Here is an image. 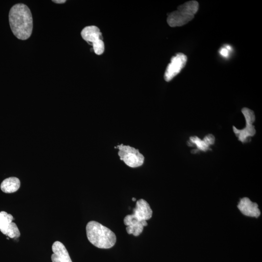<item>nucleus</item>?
<instances>
[{"mask_svg": "<svg viewBox=\"0 0 262 262\" xmlns=\"http://www.w3.org/2000/svg\"><path fill=\"white\" fill-rule=\"evenodd\" d=\"M52 2H55V3H59V4H61V3H64L65 2H66V0H52Z\"/></svg>", "mask_w": 262, "mask_h": 262, "instance_id": "obj_16", "label": "nucleus"}, {"mask_svg": "<svg viewBox=\"0 0 262 262\" xmlns=\"http://www.w3.org/2000/svg\"><path fill=\"white\" fill-rule=\"evenodd\" d=\"M132 201H134L136 200V198H134V197H132Z\"/></svg>", "mask_w": 262, "mask_h": 262, "instance_id": "obj_17", "label": "nucleus"}, {"mask_svg": "<svg viewBox=\"0 0 262 262\" xmlns=\"http://www.w3.org/2000/svg\"><path fill=\"white\" fill-rule=\"evenodd\" d=\"M132 215L139 221H147L152 217V211L149 204L145 200L140 199L136 202Z\"/></svg>", "mask_w": 262, "mask_h": 262, "instance_id": "obj_11", "label": "nucleus"}, {"mask_svg": "<svg viewBox=\"0 0 262 262\" xmlns=\"http://www.w3.org/2000/svg\"><path fill=\"white\" fill-rule=\"evenodd\" d=\"M13 216L6 212H0V231L10 238H17L20 236V231L13 220Z\"/></svg>", "mask_w": 262, "mask_h": 262, "instance_id": "obj_8", "label": "nucleus"}, {"mask_svg": "<svg viewBox=\"0 0 262 262\" xmlns=\"http://www.w3.org/2000/svg\"><path fill=\"white\" fill-rule=\"evenodd\" d=\"M198 3L190 0L180 5L177 9L170 13L167 18L168 24L172 27L183 26L194 17L198 10Z\"/></svg>", "mask_w": 262, "mask_h": 262, "instance_id": "obj_3", "label": "nucleus"}, {"mask_svg": "<svg viewBox=\"0 0 262 262\" xmlns=\"http://www.w3.org/2000/svg\"><path fill=\"white\" fill-rule=\"evenodd\" d=\"M83 39L93 46V49L97 55H101L104 51V44L99 28L94 25L84 27L81 33Z\"/></svg>", "mask_w": 262, "mask_h": 262, "instance_id": "obj_4", "label": "nucleus"}, {"mask_svg": "<svg viewBox=\"0 0 262 262\" xmlns=\"http://www.w3.org/2000/svg\"><path fill=\"white\" fill-rule=\"evenodd\" d=\"M238 208L241 212L246 216L258 217L261 214L258 204L246 197L240 200Z\"/></svg>", "mask_w": 262, "mask_h": 262, "instance_id": "obj_12", "label": "nucleus"}, {"mask_svg": "<svg viewBox=\"0 0 262 262\" xmlns=\"http://www.w3.org/2000/svg\"><path fill=\"white\" fill-rule=\"evenodd\" d=\"M52 262H72L65 246L59 241H55L52 246Z\"/></svg>", "mask_w": 262, "mask_h": 262, "instance_id": "obj_13", "label": "nucleus"}, {"mask_svg": "<svg viewBox=\"0 0 262 262\" xmlns=\"http://www.w3.org/2000/svg\"><path fill=\"white\" fill-rule=\"evenodd\" d=\"M20 182L16 177H9L4 180L1 184L0 189L5 193H12L16 192L19 188Z\"/></svg>", "mask_w": 262, "mask_h": 262, "instance_id": "obj_14", "label": "nucleus"}, {"mask_svg": "<svg viewBox=\"0 0 262 262\" xmlns=\"http://www.w3.org/2000/svg\"><path fill=\"white\" fill-rule=\"evenodd\" d=\"M9 22L14 35L25 40L31 35L33 28V16L29 7L23 3L13 5L9 13Z\"/></svg>", "mask_w": 262, "mask_h": 262, "instance_id": "obj_1", "label": "nucleus"}, {"mask_svg": "<svg viewBox=\"0 0 262 262\" xmlns=\"http://www.w3.org/2000/svg\"><path fill=\"white\" fill-rule=\"evenodd\" d=\"M221 55L224 57H227L229 55L228 49L227 48H222L220 51Z\"/></svg>", "mask_w": 262, "mask_h": 262, "instance_id": "obj_15", "label": "nucleus"}, {"mask_svg": "<svg viewBox=\"0 0 262 262\" xmlns=\"http://www.w3.org/2000/svg\"><path fill=\"white\" fill-rule=\"evenodd\" d=\"M86 231L89 242L98 248H110L116 242V238L114 232L95 221H91L87 223Z\"/></svg>", "mask_w": 262, "mask_h": 262, "instance_id": "obj_2", "label": "nucleus"}, {"mask_svg": "<svg viewBox=\"0 0 262 262\" xmlns=\"http://www.w3.org/2000/svg\"><path fill=\"white\" fill-rule=\"evenodd\" d=\"M124 223L127 226V233L129 234H132L135 236L139 235L142 232L144 227L147 225L146 220L139 221L132 214H129L125 217Z\"/></svg>", "mask_w": 262, "mask_h": 262, "instance_id": "obj_10", "label": "nucleus"}, {"mask_svg": "<svg viewBox=\"0 0 262 262\" xmlns=\"http://www.w3.org/2000/svg\"><path fill=\"white\" fill-rule=\"evenodd\" d=\"M242 113L246 120L245 127L241 130L237 129L235 126H233L232 128L238 140L245 143L248 141L249 137L253 136L256 133V130L253 125L255 120V116L254 112L247 108H243Z\"/></svg>", "mask_w": 262, "mask_h": 262, "instance_id": "obj_5", "label": "nucleus"}, {"mask_svg": "<svg viewBox=\"0 0 262 262\" xmlns=\"http://www.w3.org/2000/svg\"><path fill=\"white\" fill-rule=\"evenodd\" d=\"M115 148L119 149L118 154L120 160L123 161L128 166L137 167L143 164L144 157L138 149L123 144L119 145Z\"/></svg>", "mask_w": 262, "mask_h": 262, "instance_id": "obj_6", "label": "nucleus"}, {"mask_svg": "<svg viewBox=\"0 0 262 262\" xmlns=\"http://www.w3.org/2000/svg\"><path fill=\"white\" fill-rule=\"evenodd\" d=\"M187 60V56L182 53H178L173 56L164 72L165 81L169 82L178 75L185 66Z\"/></svg>", "mask_w": 262, "mask_h": 262, "instance_id": "obj_7", "label": "nucleus"}, {"mask_svg": "<svg viewBox=\"0 0 262 262\" xmlns=\"http://www.w3.org/2000/svg\"><path fill=\"white\" fill-rule=\"evenodd\" d=\"M214 136L212 134H209L206 135L203 140H201L196 136H191L187 142V145L189 147L195 146L196 147V149L192 151V153H196L199 151L205 152L211 150L210 147L214 144Z\"/></svg>", "mask_w": 262, "mask_h": 262, "instance_id": "obj_9", "label": "nucleus"}]
</instances>
